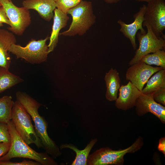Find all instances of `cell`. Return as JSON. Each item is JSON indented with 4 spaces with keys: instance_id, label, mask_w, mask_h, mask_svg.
Segmentation results:
<instances>
[{
    "instance_id": "603a6c76",
    "label": "cell",
    "mask_w": 165,
    "mask_h": 165,
    "mask_svg": "<svg viewBox=\"0 0 165 165\" xmlns=\"http://www.w3.org/2000/svg\"><path fill=\"white\" fill-rule=\"evenodd\" d=\"M83 0H57L55 2L56 8L67 14L68 11L75 7Z\"/></svg>"
},
{
    "instance_id": "277c9868",
    "label": "cell",
    "mask_w": 165,
    "mask_h": 165,
    "mask_svg": "<svg viewBox=\"0 0 165 165\" xmlns=\"http://www.w3.org/2000/svg\"><path fill=\"white\" fill-rule=\"evenodd\" d=\"M144 144L142 137H138L129 147L114 150L108 147L100 148L89 155L87 161L88 165H122L124 157L127 153H134L140 150Z\"/></svg>"
},
{
    "instance_id": "cb8c5ba5",
    "label": "cell",
    "mask_w": 165,
    "mask_h": 165,
    "mask_svg": "<svg viewBox=\"0 0 165 165\" xmlns=\"http://www.w3.org/2000/svg\"><path fill=\"white\" fill-rule=\"evenodd\" d=\"M11 138L7 123H0V142L11 143Z\"/></svg>"
},
{
    "instance_id": "836d02e7",
    "label": "cell",
    "mask_w": 165,
    "mask_h": 165,
    "mask_svg": "<svg viewBox=\"0 0 165 165\" xmlns=\"http://www.w3.org/2000/svg\"><path fill=\"white\" fill-rule=\"evenodd\" d=\"M2 6V5H1V4L0 3V6Z\"/></svg>"
},
{
    "instance_id": "e0dca14e",
    "label": "cell",
    "mask_w": 165,
    "mask_h": 165,
    "mask_svg": "<svg viewBox=\"0 0 165 165\" xmlns=\"http://www.w3.org/2000/svg\"><path fill=\"white\" fill-rule=\"evenodd\" d=\"M106 91L105 97L110 101H115L120 86V79L119 74L116 69L111 68L105 75Z\"/></svg>"
},
{
    "instance_id": "3957f363",
    "label": "cell",
    "mask_w": 165,
    "mask_h": 165,
    "mask_svg": "<svg viewBox=\"0 0 165 165\" xmlns=\"http://www.w3.org/2000/svg\"><path fill=\"white\" fill-rule=\"evenodd\" d=\"M71 15L72 20L68 29L60 33L64 36L82 35L85 34L96 22V17L92 2L82 1L75 7L69 9L67 14Z\"/></svg>"
},
{
    "instance_id": "30bf717a",
    "label": "cell",
    "mask_w": 165,
    "mask_h": 165,
    "mask_svg": "<svg viewBox=\"0 0 165 165\" xmlns=\"http://www.w3.org/2000/svg\"><path fill=\"white\" fill-rule=\"evenodd\" d=\"M161 67H153L141 61L130 65L127 71L126 78L140 91H142L149 78Z\"/></svg>"
},
{
    "instance_id": "7402d4cb",
    "label": "cell",
    "mask_w": 165,
    "mask_h": 165,
    "mask_svg": "<svg viewBox=\"0 0 165 165\" xmlns=\"http://www.w3.org/2000/svg\"><path fill=\"white\" fill-rule=\"evenodd\" d=\"M140 61L147 64L155 65L165 69V52L163 50H158L151 54L145 55Z\"/></svg>"
},
{
    "instance_id": "6da1fadb",
    "label": "cell",
    "mask_w": 165,
    "mask_h": 165,
    "mask_svg": "<svg viewBox=\"0 0 165 165\" xmlns=\"http://www.w3.org/2000/svg\"><path fill=\"white\" fill-rule=\"evenodd\" d=\"M16 101L24 107L33 120L36 133L46 152L53 158L60 156L61 153L60 148L48 134L47 123L38 113V109L41 104L26 93L21 91L16 92Z\"/></svg>"
},
{
    "instance_id": "f1b7e54d",
    "label": "cell",
    "mask_w": 165,
    "mask_h": 165,
    "mask_svg": "<svg viewBox=\"0 0 165 165\" xmlns=\"http://www.w3.org/2000/svg\"><path fill=\"white\" fill-rule=\"evenodd\" d=\"M158 149L165 156V137L161 138L159 142Z\"/></svg>"
},
{
    "instance_id": "484cf974",
    "label": "cell",
    "mask_w": 165,
    "mask_h": 165,
    "mask_svg": "<svg viewBox=\"0 0 165 165\" xmlns=\"http://www.w3.org/2000/svg\"><path fill=\"white\" fill-rule=\"evenodd\" d=\"M0 165H41L39 162L24 160L20 162H13L8 161H0Z\"/></svg>"
},
{
    "instance_id": "52a82bcc",
    "label": "cell",
    "mask_w": 165,
    "mask_h": 165,
    "mask_svg": "<svg viewBox=\"0 0 165 165\" xmlns=\"http://www.w3.org/2000/svg\"><path fill=\"white\" fill-rule=\"evenodd\" d=\"M0 3L5 9L11 24L8 29L16 35H22L31 23L29 10L23 6H16L12 1L0 0Z\"/></svg>"
},
{
    "instance_id": "8992f818",
    "label": "cell",
    "mask_w": 165,
    "mask_h": 165,
    "mask_svg": "<svg viewBox=\"0 0 165 165\" xmlns=\"http://www.w3.org/2000/svg\"><path fill=\"white\" fill-rule=\"evenodd\" d=\"M49 39L48 36L44 39L37 40L32 39L24 47L13 44L9 51L17 58L23 59L32 64H40L47 60L49 53L46 42Z\"/></svg>"
},
{
    "instance_id": "83f0119b",
    "label": "cell",
    "mask_w": 165,
    "mask_h": 165,
    "mask_svg": "<svg viewBox=\"0 0 165 165\" xmlns=\"http://www.w3.org/2000/svg\"><path fill=\"white\" fill-rule=\"evenodd\" d=\"M11 143L0 142V157L6 154L8 151Z\"/></svg>"
},
{
    "instance_id": "1f68e13d",
    "label": "cell",
    "mask_w": 165,
    "mask_h": 165,
    "mask_svg": "<svg viewBox=\"0 0 165 165\" xmlns=\"http://www.w3.org/2000/svg\"><path fill=\"white\" fill-rule=\"evenodd\" d=\"M3 26V23L0 22V27Z\"/></svg>"
},
{
    "instance_id": "7a4b0ae2",
    "label": "cell",
    "mask_w": 165,
    "mask_h": 165,
    "mask_svg": "<svg viewBox=\"0 0 165 165\" xmlns=\"http://www.w3.org/2000/svg\"><path fill=\"white\" fill-rule=\"evenodd\" d=\"M7 124L11 136V145L8 152L0 158V161H8L19 157L32 159L42 165L58 164L46 152L39 153L30 147L17 132L11 120Z\"/></svg>"
},
{
    "instance_id": "e575fe53",
    "label": "cell",
    "mask_w": 165,
    "mask_h": 165,
    "mask_svg": "<svg viewBox=\"0 0 165 165\" xmlns=\"http://www.w3.org/2000/svg\"><path fill=\"white\" fill-rule=\"evenodd\" d=\"M55 2H56V1H57V0H54Z\"/></svg>"
},
{
    "instance_id": "ac0fdd59",
    "label": "cell",
    "mask_w": 165,
    "mask_h": 165,
    "mask_svg": "<svg viewBox=\"0 0 165 165\" xmlns=\"http://www.w3.org/2000/svg\"><path fill=\"white\" fill-rule=\"evenodd\" d=\"M97 141V139H92L87 145L85 148L80 150L77 147L72 144H63L61 145L60 149L68 148L72 149L76 153L75 158L72 165H86L89 153L94 145Z\"/></svg>"
},
{
    "instance_id": "9c48e42d",
    "label": "cell",
    "mask_w": 165,
    "mask_h": 165,
    "mask_svg": "<svg viewBox=\"0 0 165 165\" xmlns=\"http://www.w3.org/2000/svg\"><path fill=\"white\" fill-rule=\"evenodd\" d=\"M147 3L143 25H148L157 37L164 38L165 2L164 0H151Z\"/></svg>"
},
{
    "instance_id": "4fadbf2b",
    "label": "cell",
    "mask_w": 165,
    "mask_h": 165,
    "mask_svg": "<svg viewBox=\"0 0 165 165\" xmlns=\"http://www.w3.org/2000/svg\"><path fill=\"white\" fill-rule=\"evenodd\" d=\"M119 91V97L115 101V105L118 109L124 111L134 107L137 98L142 93L130 81L127 85L120 86Z\"/></svg>"
},
{
    "instance_id": "5b68a950",
    "label": "cell",
    "mask_w": 165,
    "mask_h": 165,
    "mask_svg": "<svg viewBox=\"0 0 165 165\" xmlns=\"http://www.w3.org/2000/svg\"><path fill=\"white\" fill-rule=\"evenodd\" d=\"M11 120L17 132L27 144H34L38 148L43 147L32 125L30 116L17 101L14 102L12 107Z\"/></svg>"
},
{
    "instance_id": "5bb4252c",
    "label": "cell",
    "mask_w": 165,
    "mask_h": 165,
    "mask_svg": "<svg viewBox=\"0 0 165 165\" xmlns=\"http://www.w3.org/2000/svg\"><path fill=\"white\" fill-rule=\"evenodd\" d=\"M22 5L29 10H36L42 19L47 21L53 17V11L56 8L54 0H25L23 1Z\"/></svg>"
},
{
    "instance_id": "d4e9b609",
    "label": "cell",
    "mask_w": 165,
    "mask_h": 165,
    "mask_svg": "<svg viewBox=\"0 0 165 165\" xmlns=\"http://www.w3.org/2000/svg\"><path fill=\"white\" fill-rule=\"evenodd\" d=\"M154 100L156 102L165 105V88L160 89L152 94Z\"/></svg>"
},
{
    "instance_id": "f546056e",
    "label": "cell",
    "mask_w": 165,
    "mask_h": 165,
    "mask_svg": "<svg viewBox=\"0 0 165 165\" xmlns=\"http://www.w3.org/2000/svg\"><path fill=\"white\" fill-rule=\"evenodd\" d=\"M104 2L108 4L116 3L121 0H103Z\"/></svg>"
},
{
    "instance_id": "ffe728a7",
    "label": "cell",
    "mask_w": 165,
    "mask_h": 165,
    "mask_svg": "<svg viewBox=\"0 0 165 165\" xmlns=\"http://www.w3.org/2000/svg\"><path fill=\"white\" fill-rule=\"evenodd\" d=\"M23 81L19 76L10 72L9 70L0 67V93Z\"/></svg>"
},
{
    "instance_id": "4316f807",
    "label": "cell",
    "mask_w": 165,
    "mask_h": 165,
    "mask_svg": "<svg viewBox=\"0 0 165 165\" xmlns=\"http://www.w3.org/2000/svg\"><path fill=\"white\" fill-rule=\"evenodd\" d=\"M0 22L7 24L10 26L11 23L9 19L5 10L2 6H0Z\"/></svg>"
},
{
    "instance_id": "44dd1931",
    "label": "cell",
    "mask_w": 165,
    "mask_h": 165,
    "mask_svg": "<svg viewBox=\"0 0 165 165\" xmlns=\"http://www.w3.org/2000/svg\"><path fill=\"white\" fill-rule=\"evenodd\" d=\"M14 103L10 96L0 97V123H7L11 120L12 110Z\"/></svg>"
},
{
    "instance_id": "4dcf8cb0",
    "label": "cell",
    "mask_w": 165,
    "mask_h": 165,
    "mask_svg": "<svg viewBox=\"0 0 165 165\" xmlns=\"http://www.w3.org/2000/svg\"><path fill=\"white\" fill-rule=\"evenodd\" d=\"M136 1L138 2H148L151 0H136Z\"/></svg>"
},
{
    "instance_id": "2e32d148",
    "label": "cell",
    "mask_w": 165,
    "mask_h": 165,
    "mask_svg": "<svg viewBox=\"0 0 165 165\" xmlns=\"http://www.w3.org/2000/svg\"><path fill=\"white\" fill-rule=\"evenodd\" d=\"M54 12L52 31L48 45L49 53L53 51L56 48L58 42L60 31L66 26L69 18L67 14L63 13L58 9L56 8Z\"/></svg>"
},
{
    "instance_id": "d6a6232c",
    "label": "cell",
    "mask_w": 165,
    "mask_h": 165,
    "mask_svg": "<svg viewBox=\"0 0 165 165\" xmlns=\"http://www.w3.org/2000/svg\"><path fill=\"white\" fill-rule=\"evenodd\" d=\"M8 1H12V0H8Z\"/></svg>"
},
{
    "instance_id": "8fae6325",
    "label": "cell",
    "mask_w": 165,
    "mask_h": 165,
    "mask_svg": "<svg viewBox=\"0 0 165 165\" xmlns=\"http://www.w3.org/2000/svg\"><path fill=\"white\" fill-rule=\"evenodd\" d=\"M146 7V6L144 4L140 8L138 12L134 15V20L131 23L127 24L121 19L117 21V23L120 27L119 31L130 40L134 50H136L137 47L136 36L138 31L140 30V32L142 34L146 32L143 27Z\"/></svg>"
},
{
    "instance_id": "d6986e66",
    "label": "cell",
    "mask_w": 165,
    "mask_h": 165,
    "mask_svg": "<svg viewBox=\"0 0 165 165\" xmlns=\"http://www.w3.org/2000/svg\"><path fill=\"white\" fill-rule=\"evenodd\" d=\"M146 83L141 91L144 94H152L157 90L165 88V69H162L156 72Z\"/></svg>"
},
{
    "instance_id": "7c38bea8",
    "label": "cell",
    "mask_w": 165,
    "mask_h": 165,
    "mask_svg": "<svg viewBox=\"0 0 165 165\" xmlns=\"http://www.w3.org/2000/svg\"><path fill=\"white\" fill-rule=\"evenodd\" d=\"M136 113L142 116L150 112L157 117L163 123H165V107L154 100L152 94L142 93L137 98L134 105Z\"/></svg>"
},
{
    "instance_id": "9a60e30c",
    "label": "cell",
    "mask_w": 165,
    "mask_h": 165,
    "mask_svg": "<svg viewBox=\"0 0 165 165\" xmlns=\"http://www.w3.org/2000/svg\"><path fill=\"white\" fill-rule=\"evenodd\" d=\"M16 42L13 33L5 29H0V67L9 70L11 62L9 49L12 44Z\"/></svg>"
},
{
    "instance_id": "ba28073f",
    "label": "cell",
    "mask_w": 165,
    "mask_h": 165,
    "mask_svg": "<svg viewBox=\"0 0 165 165\" xmlns=\"http://www.w3.org/2000/svg\"><path fill=\"white\" fill-rule=\"evenodd\" d=\"M143 26L147 28V32L144 34L140 32L137 33L136 36L139 46L134 57L129 63L130 66L140 61L142 57L146 55L165 49V37H157L148 25Z\"/></svg>"
}]
</instances>
